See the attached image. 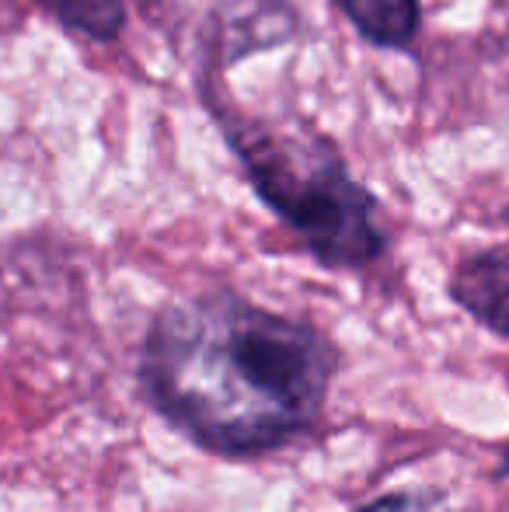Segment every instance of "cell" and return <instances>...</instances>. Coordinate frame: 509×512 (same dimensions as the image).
Segmentation results:
<instances>
[{
	"mask_svg": "<svg viewBox=\"0 0 509 512\" xmlns=\"http://www.w3.org/2000/svg\"><path fill=\"white\" fill-rule=\"evenodd\" d=\"M196 95L248 185L325 269H367L384 258L387 237L377 196L360 185L339 143L304 119H265L234 102L217 70H203Z\"/></svg>",
	"mask_w": 509,
	"mask_h": 512,
	"instance_id": "2",
	"label": "cell"
},
{
	"mask_svg": "<svg viewBox=\"0 0 509 512\" xmlns=\"http://www.w3.org/2000/svg\"><path fill=\"white\" fill-rule=\"evenodd\" d=\"M56 25L91 42H116L126 28V0H32Z\"/></svg>",
	"mask_w": 509,
	"mask_h": 512,
	"instance_id": "6",
	"label": "cell"
},
{
	"mask_svg": "<svg viewBox=\"0 0 509 512\" xmlns=\"http://www.w3.org/2000/svg\"><path fill=\"white\" fill-rule=\"evenodd\" d=\"M335 366V345L314 324L213 290L157 310L143 338L140 384L196 446L258 457L318 422Z\"/></svg>",
	"mask_w": 509,
	"mask_h": 512,
	"instance_id": "1",
	"label": "cell"
},
{
	"mask_svg": "<svg viewBox=\"0 0 509 512\" xmlns=\"http://www.w3.org/2000/svg\"><path fill=\"white\" fill-rule=\"evenodd\" d=\"M356 512H461L440 492H391Z\"/></svg>",
	"mask_w": 509,
	"mask_h": 512,
	"instance_id": "7",
	"label": "cell"
},
{
	"mask_svg": "<svg viewBox=\"0 0 509 512\" xmlns=\"http://www.w3.org/2000/svg\"><path fill=\"white\" fill-rule=\"evenodd\" d=\"M503 474H509V450H506V457H503Z\"/></svg>",
	"mask_w": 509,
	"mask_h": 512,
	"instance_id": "8",
	"label": "cell"
},
{
	"mask_svg": "<svg viewBox=\"0 0 509 512\" xmlns=\"http://www.w3.org/2000/svg\"><path fill=\"white\" fill-rule=\"evenodd\" d=\"M332 4L377 49H408L422 32L419 0H332Z\"/></svg>",
	"mask_w": 509,
	"mask_h": 512,
	"instance_id": "5",
	"label": "cell"
},
{
	"mask_svg": "<svg viewBox=\"0 0 509 512\" xmlns=\"http://www.w3.org/2000/svg\"><path fill=\"white\" fill-rule=\"evenodd\" d=\"M300 14L290 0H220L206 21L203 60L217 67L297 39Z\"/></svg>",
	"mask_w": 509,
	"mask_h": 512,
	"instance_id": "3",
	"label": "cell"
},
{
	"mask_svg": "<svg viewBox=\"0 0 509 512\" xmlns=\"http://www.w3.org/2000/svg\"><path fill=\"white\" fill-rule=\"evenodd\" d=\"M450 297L478 324L509 338V244L468 255L450 276Z\"/></svg>",
	"mask_w": 509,
	"mask_h": 512,
	"instance_id": "4",
	"label": "cell"
}]
</instances>
